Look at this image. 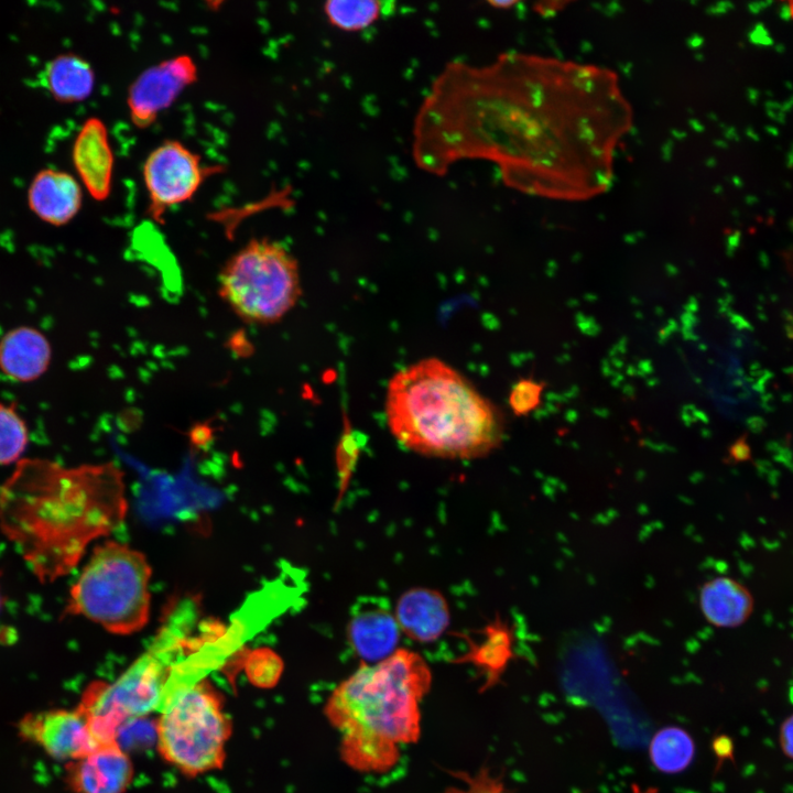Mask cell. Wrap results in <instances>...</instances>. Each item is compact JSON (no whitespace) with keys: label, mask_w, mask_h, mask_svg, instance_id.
I'll return each mask as SVG.
<instances>
[{"label":"cell","mask_w":793,"mask_h":793,"mask_svg":"<svg viewBox=\"0 0 793 793\" xmlns=\"http://www.w3.org/2000/svg\"><path fill=\"white\" fill-rule=\"evenodd\" d=\"M632 123L613 70L510 52L484 65L452 62L438 74L414 118L412 155L435 175L464 160L489 161L517 192L580 202L610 187Z\"/></svg>","instance_id":"obj_1"},{"label":"cell","mask_w":793,"mask_h":793,"mask_svg":"<svg viewBox=\"0 0 793 793\" xmlns=\"http://www.w3.org/2000/svg\"><path fill=\"white\" fill-rule=\"evenodd\" d=\"M127 512L124 476L113 463L66 467L22 458L0 486V531L41 584L70 573Z\"/></svg>","instance_id":"obj_2"},{"label":"cell","mask_w":793,"mask_h":793,"mask_svg":"<svg viewBox=\"0 0 793 793\" xmlns=\"http://www.w3.org/2000/svg\"><path fill=\"white\" fill-rule=\"evenodd\" d=\"M384 408L391 434L421 455L480 458L499 447L503 437L500 411L437 358L395 372L388 383Z\"/></svg>","instance_id":"obj_3"},{"label":"cell","mask_w":793,"mask_h":793,"mask_svg":"<svg viewBox=\"0 0 793 793\" xmlns=\"http://www.w3.org/2000/svg\"><path fill=\"white\" fill-rule=\"evenodd\" d=\"M431 682L423 658L398 649L378 663H362L339 683L326 700L325 715L340 735L344 761L361 772L394 767L400 747L419 739L420 702Z\"/></svg>","instance_id":"obj_4"},{"label":"cell","mask_w":793,"mask_h":793,"mask_svg":"<svg viewBox=\"0 0 793 793\" xmlns=\"http://www.w3.org/2000/svg\"><path fill=\"white\" fill-rule=\"evenodd\" d=\"M196 607L186 601L166 615L157 636L142 654L113 683L96 682L87 688L78 706L87 716L99 746L117 742L122 723L159 710L176 659L194 639Z\"/></svg>","instance_id":"obj_5"},{"label":"cell","mask_w":793,"mask_h":793,"mask_svg":"<svg viewBox=\"0 0 793 793\" xmlns=\"http://www.w3.org/2000/svg\"><path fill=\"white\" fill-rule=\"evenodd\" d=\"M151 566L117 541L97 545L72 585L63 616H82L115 634L141 630L150 616Z\"/></svg>","instance_id":"obj_6"},{"label":"cell","mask_w":793,"mask_h":793,"mask_svg":"<svg viewBox=\"0 0 793 793\" xmlns=\"http://www.w3.org/2000/svg\"><path fill=\"white\" fill-rule=\"evenodd\" d=\"M159 711L157 749L166 762L189 776L222 767L231 723L207 680L171 676Z\"/></svg>","instance_id":"obj_7"},{"label":"cell","mask_w":793,"mask_h":793,"mask_svg":"<svg viewBox=\"0 0 793 793\" xmlns=\"http://www.w3.org/2000/svg\"><path fill=\"white\" fill-rule=\"evenodd\" d=\"M218 292L246 323L274 324L296 305L301 296L298 264L278 241L251 239L221 268Z\"/></svg>","instance_id":"obj_8"},{"label":"cell","mask_w":793,"mask_h":793,"mask_svg":"<svg viewBox=\"0 0 793 793\" xmlns=\"http://www.w3.org/2000/svg\"><path fill=\"white\" fill-rule=\"evenodd\" d=\"M220 166L204 165L202 157L177 140H165L144 161L142 175L149 197L148 214L163 221L169 208L189 200Z\"/></svg>","instance_id":"obj_9"},{"label":"cell","mask_w":793,"mask_h":793,"mask_svg":"<svg viewBox=\"0 0 793 793\" xmlns=\"http://www.w3.org/2000/svg\"><path fill=\"white\" fill-rule=\"evenodd\" d=\"M195 61L187 54L164 59L139 74L127 95L130 119L139 129L150 127L185 88L197 79Z\"/></svg>","instance_id":"obj_10"},{"label":"cell","mask_w":793,"mask_h":793,"mask_svg":"<svg viewBox=\"0 0 793 793\" xmlns=\"http://www.w3.org/2000/svg\"><path fill=\"white\" fill-rule=\"evenodd\" d=\"M19 732L61 761H77L99 747L79 707L29 714L20 721Z\"/></svg>","instance_id":"obj_11"},{"label":"cell","mask_w":793,"mask_h":793,"mask_svg":"<svg viewBox=\"0 0 793 793\" xmlns=\"http://www.w3.org/2000/svg\"><path fill=\"white\" fill-rule=\"evenodd\" d=\"M400 627L385 598L358 599L350 611L347 636L354 652L366 664L378 663L398 649Z\"/></svg>","instance_id":"obj_12"},{"label":"cell","mask_w":793,"mask_h":793,"mask_svg":"<svg viewBox=\"0 0 793 793\" xmlns=\"http://www.w3.org/2000/svg\"><path fill=\"white\" fill-rule=\"evenodd\" d=\"M75 170L90 196L108 198L112 186L115 156L105 123L96 117L80 127L72 150Z\"/></svg>","instance_id":"obj_13"},{"label":"cell","mask_w":793,"mask_h":793,"mask_svg":"<svg viewBox=\"0 0 793 793\" xmlns=\"http://www.w3.org/2000/svg\"><path fill=\"white\" fill-rule=\"evenodd\" d=\"M132 779V761L118 742L97 747L72 762L68 771L75 793H124Z\"/></svg>","instance_id":"obj_14"},{"label":"cell","mask_w":793,"mask_h":793,"mask_svg":"<svg viewBox=\"0 0 793 793\" xmlns=\"http://www.w3.org/2000/svg\"><path fill=\"white\" fill-rule=\"evenodd\" d=\"M52 360L47 337L37 328L18 326L0 338V371L15 382L41 378Z\"/></svg>","instance_id":"obj_15"},{"label":"cell","mask_w":793,"mask_h":793,"mask_svg":"<svg viewBox=\"0 0 793 793\" xmlns=\"http://www.w3.org/2000/svg\"><path fill=\"white\" fill-rule=\"evenodd\" d=\"M82 187L77 180L66 172L46 169L39 172L28 191L31 210L42 220L63 226L80 209Z\"/></svg>","instance_id":"obj_16"},{"label":"cell","mask_w":793,"mask_h":793,"mask_svg":"<svg viewBox=\"0 0 793 793\" xmlns=\"http://www.w3.org/2000/svg\"><path fill=\"white\" fill-rule=\"evenodd\" d=\"M400 630L417 642L439 638L449 623L448 605L438 591L414 588L405 591L395 608Z\"/></svg>","instance_id":"obj_17"},{"label":"cell","mask_w":793,"mask_h":793,"mask_svg":"<svg viewBox=\"0 0 793 793\" xmlns=\"http://www.w3.org/2000/svg\"><path fill=\"white\" fill-rule=\"evenodd\" d=\"M698 606L703 617L711 626L736 628L749 619L754 601L743 584L731 577L717 576L702 585Z\"/></svg>","instance_id":"obj_18"},{"label":"cell","mask_w":793,"mask_h":793,"mask_svg":"<svg viewBox=\"0 0 793 793\" xmlns=\"http://www.w3.org/2000/svg\"><path fill=\"white\" fill-rule=\"evenodd\" d=\"M44 82L52 96L62 102L82 101L90 96L95 86V72L83 57L66 53L51 61Z\"/></svg>","instance_id":"obj_19"},{"label":"cell","mask_w":793,"mask_h":793,"mask_svg":"<svg viewBox=\"0 0 793 793\" xmlns=\"http://www.w3.org/2000/svg\"><path fill=\"white\" fill-rule=\"evenodd\" d=\"M648 751L656 770L665 774H677L693 762L696 746L687 730L678 726H666L652 736Z\"/></svg>","instance_id":"obj_20"},{"label":"cell","mask_w":793,"mask_h":793,"mask_svg":"<svg viewBox=\"0 0 793 793\" xmlns=\"http://www.w3.org/2000/svg\"><path fill=\"white\" fill-rule=\"evenodd\" d=\"M383 2L374 0H332L324 4L328 22L347 32L372 25L383 11Z\"/></svg>","instance_id":"obj_21"},{"label":"cell","mask_w":793,"mask_h":793,"mask_svg":"<svg viewBox=\"0 0 793 793\" xmlns=\"http://www.w3.org/2000/svg\"><path fill=\"white\" fill-rule=\"evenodd\" d=\"M481 643L476 653L477 660L486 669L490 682L495 683L513 654L511 629L498 619L486 628Z\"/></svg>","instance_id":"obj_22"},{"label":"cell","mask_w":793,"mask_h":793,"mask_svg":"<svg viewBox=\"0 0 793 793\" xmlns=\"http://www.w3.org/2000/svg\"><path fill=\"white\" fill-rule=\"evenodd\" d=\"M28 443V426L17 403L0 401V465L18 463Z\"/></svg>","instance_id":"obj_23"},{"label":"cell","mask_w":793,"mask_h":793,"mask_svg":"<svg viewBox=\"0 0 793 793\" xmlns=\"http://www.w3.org/2000/svg\"><path fill=\"white\" fill-rule=\"evenodd\" d=\"M545 384L533 379H521L510 394V405L517 415H526L535 410L542 398Z\"/></svg>","instance_id":"obj_24"},{"label":"cell","mask_w":793,"mask_h":793,"mask_svg":"<svg viewBox=\"0 0 793 793\" xmlns=\"http://www.w3.org/2000/svg\"><path fill=\"white\" fill-rule=\"evenodd\" d=\"M779 740L783 753L793 759V714L782 723Z\"/></svg>","instance_id":"obj_25"},{"label":"cell","mask_w":793,"mask_h":793,"mask_svg":"<svg viewBox=\"0 0 793 793\" xmlns=\"http://www.w3.org/2000/svg\"><path fill=\"white\" fill-rule=\"evenodd\" d=\"M630 793H659V789L652 785L642 786L638 783H632Z\"/></svg>","instance_id":"obj_26"},{"label":"cell","mask_w":793,"mask_h":793,"mask_svg":"<svg viewBox=\"0 0 793 793\" xmlns=\"http://www.w3.org/2000/svg\"><path fill=\"white\" fill-rule=\"evenodd\" d=\"M513 1H490L489 4L496 9H508L514 6Z\"/></svg>","instance_id":"obj_27"},{"label":"cell","mask_w":793,"mask_h":793,"mask_svg":"<svg viewBox=\"0 0 793 793\" xmlns=\"http://www.w3.org/2000/svg\"><path fill=\"white\" fill-rule=\"evenodd\" d=\"M489 792L488 793H507L503 791L502 786L499 783L491 782L489 783Z\"/></svg>","instance_id":"obj_28"},{"label":"cell","mask_w":793,"mask_h":793,"mask_svg":"<svg viewBox=\"0 0 793 793\" xmlns=\"http://www.w3.org/2000/svg\"><path fill=\"white\" fill-rule=\"evenodd\" d=\"M2 606H3V597H2L1 591H0V610H1Z\"/></svg>","instance_id":"obj_29"}]
</instances>
